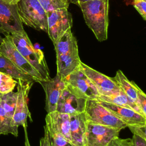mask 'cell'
Masks as SVG:
<instances>
[{
    "mask_svg": "<svg viewBox=\"0 0 146 146\" xmlns=\"http://www.w3.org/2000/svg\"><path fill=\"white\" fill-rule=\"evenodd\" d=\"M0 52L11 60L18 68L33 78L35 82L42 80V77L33 66L17 50L7 35L0 43Z\"/></svg>",
    "mask_w": 146,
    "mask_h": 146,
    "instance_id": "cell-9",
    "label": "cell"
},
{
    "mask_svg": "<svg viewBox=\"0 0 146 146\" xmlns=\"http://www.w3.org/2000/svg\"><path fill=\"white\" fill-rule=\"evenodd\" d=\"M137 98V106L143 115L146 117V95L144 92L135 83Z\"/></svg>",
    "mask_w": 146,
    "mask_h": 146,
    "instance_id": "cell-26",
    "label": "cell"
},
{
    "mask_svg": "<svg viewBox=\"0 0 146 146\" xmlns=\"http://www.w3.org/2000/svg\"><path fill=\"white\" fill-rule=\"evenodd\" d=\"M47 34L50 39L54 43L67 30L72 26V18L68 9L47 12Z\"/></svg>",
    "mask_w": 146,
    "mask_h": 146,
    "instance_id": "cell-7",
    "label": "cell"
},
{
    "mask_svg": "<svg viewBox=\"0 0 146 146\" xmlns=\"http://www.w3.org/2000/svg\"><path fill=\"white\" fill-rule=\"evenodd\" d=\"M25 130V146H31L29 139L27 136V128H23Z\"/></svg>",
    "mask_w": 146,
    "mask_h": 146,
    "instance_id": "cell-32",
    "label": "cell"
},
{
    "mask_svg": "<svg viewBox=\"0 0 146 146\" xmlns=\"http://www.w3.org/2000/svg\"><path fill=\"white\" fill-rule=\"evenodd\" d=\"M90 0H69V2L72 3H74L76 5H78L79 3H83V2H86L87 1H88Z\"/></svg>",
    "mask_w": 146,
    "mask_h": 146,
    "instance_id": "cell-33",
    "label": "cell"
},
{
    "mask_svg": "<svg viewBox=\"0 0 146 146\" xmlns=\"http://www.w3.org/2000/svg\"><path fill=\"white\" fill-rule=\"evenodd\" d=\"M0 29L7 34L25 31L18 14L17 5H10L0 0Z\"/></svg>",
    "mask_w": 146,
    "mask_h": 146,
    "instance_id": "cell-12",
    "label": "cell"
},
{
    "mask_svg": "<svg viewBox=\"0 0 146 146\" xmlns=\"http://www.w3.org/2000/svg\"><path fill=\"white\" fill-rule=\"evenodd\" d=\"M17 97V92L11 91L5 94H2L1 98V103L2 106L3 107L8 117L13 121L16 105Z\"/></svg>",
    "mask_w": 146,
    "mask_h": 146,
    "instance_id": "cell-23",
    "label": "cell"
},
{
    "mask_svg": "<svg viewBox=\"0 0 146 146\" xmlns=\"http://www.w3.org/2000/svg\"><path fill=\"white\" fill-rule=\"evenodd\" d=\"M2 1L10 5H17L20 0H2Z\"/></svg>",
    "mask_w": 146,
    "mask_h": 146,
    "instance_id": "cell-34",
    "label": "cell"
},
{
    "mask_svg": "<svg viewBox=\"0 0 146 146\" xmlns=\"http://www.w3.org/2000/svg\"><path fill=\"white\" fill-rule=\"evenodd\" d=\"M96 99L121 107L130 108L143 115L137 106L131 99H129L121 90L119 93L110 96L100 95Z\"/></svg>",
    "mask_w": 146,
    "mask_h": 146,
    "instance_id": "cell-19",
    "label": "cell"
},
{
    "mask_svg": "<svg viewBox=\"0 0 146 146\" xmlns=\"http://www.w3.org/2000/svg\"><path fill=\"white\" fill-rule=\"evenodd\" d=\"M64 80L66 88L79 98L91 100L96 99L100 96L96 88L81 70L79 65L64 77Z\"/></svg>",
    "mask_w": 146,
    "mask_h": 146,
    "instance_id": "cell-5",
    "label": "cell"
},
{
    "mask_svg": "<svg viewBox=\"0 0 146 146\" xmlns=\"http://www.w3.org/2000/svg\"><path fill=\"white\" fill-rule=\"evenodd\" d=\"M86 102V99L76 96L65 87L58 102L56 111L69 115L83 113Z\"/></svg>",
    "mask_w": 146,
    "mask_h": 146,
    "instance_id": "cell-14",
    "label": "cell"
},
{
    "mask_svg": "<svg viewBox=\"0 0 146 146\" xmlns=\"http://www.w3.org/2000/svg\"><path fill=\"white\" fill-rule=\"evenodd\" d=\"M52 125L70 143H71L70 136V116L68 114L54 111L47 113Z\"/></svg>",
    "mask_w": 146,
    "mask_h": 146,
    "instance_id": "cell-17",
    "label": "cell"
},
{
    "mask_svg": "<svg viewBox=\"0 0 146 146\" xmlns=\"http://www.w3.org/2000/svg\"><path fill=\"white\" fill-rule=\"evenodd\" d=\"M84 115L86 122L103 125L121 131L127 125L103 107L97 99L87 100Z\"/></svg>",
    "mask_w": 146,
    "mask_h": 146,
    "instance_id": "cell-6",
    "label": "cell"
},
{
    "mask_svg": "<svg viewBox=\"0 0 146 146\" xmlns=\"http://www.w3.org/2000/svg\"><path fill=\"white\" fill-rule=\"evenodd\" d=\"M17 5L22 23L35 30L47 33V12L38 0H20Z\"/></svg>",
    "mask_w": 146,
    "mask_h": 146,
    "instance_id": "cell-4",
    "label": "cell"
},
{
    "mask_svg": "<svg viewBox=\"0 0 146 146\" xmlns=\"http://www.w3.org/2000/svg\"><path fill=\"white\" fill-rule=\"evenodd\" d=\"M79 66L91 82L100 95L110 96L119 93L121 90L112 78L94 70L80 62Z\"/></svg>",
    "mask_w": 146,
    "mask_h": 146,
    "instance_id": "cell-11",
    "label": "cell"
},
{
    "mask_svg": "<svg viewBox=\"0 0 146 146\" xmlns=\"http://www.w3.org/2000/svg\"><path fill=\"white\" fill-rule=\"evenodd\" d=\"M44 136L40 139L39 146H50L47 132L44 126Z\"/></svg>",
    "mask_w": 146,
    "mask_h": 146,
    "instance_id": "cell-31",
    "label": "cell"
},
{
    "mask_svg": "<svg viewBox=\"0 0 146 146\" xmlns=\"http://www.w3.org/2000/svg\"><path fill=\"white\" fill-rule=\"evenodd\" d=\"M17 81V97L13 116V123L18 128L20 125L23 128H27V118L29 117L30 121H32L27 106V99L30 90L34 82H25L22 80Z\"/></svg>",
    "mask_w": 146,
    "mask_h": 146,
    "instance_id": "cell-8",
    "label": "cell"
},
{
    "mask_svg": "<svg viewBox=\"0 0 146 146\" xmlns=\"http://www.w3.org/2000/svg\"><path fill=\"white\" fill-rule=\"evenodd\" d=\"M132 146H146V139L136 135L132 139Z\"/></svg>",
    "mask_w": 146,
    "mask_h": 146,
    "instance_id": "cell-30",
    "label": "cell"
},
{
    "mask_svg": "<svg viewBox=\"0 0 146 146\" xmlns=\"http://www.w3.org/2000/svg\"><path fill=\"white\" fill-rule=\"evenodd\" d=\"M133 1H136V0H133Z\"/></svg>",
    "mask_w": 146,
    "mask_h": 146,
    "instance_id": "cell-37",
    "label": "cell"
},
{
    "mask_svg": "<svg viewBox=\"0 0 146 146\" xmlns=\"http://www.w3.org/2000/svg\"><path fill=\"white\" fill-rule=\"evenodd\" d=\"M112 78L117 84L120 90L137 106L135 83L132 80L129 81L120 70L116 71L115 77Z\"/></svg>",
    "mask_w": 146,
    "mask_h": 146,
    "instance_id": "cell-20",
    "label": "cell"
},
{
    "mask_svg": "<svg viewBox=\"0 0 146 146\" xmlns=\"http://www.w3.org/2000/svg\"><path fill=\"white\" fill-rule=\"evenodd\" d=\"M4 34L5 36L6 35H8V34H7V33H6V32H5L3 30H2V29H0V43L2 42V40H3V38H2V36H1V34Z\"/></svg>",
    "mask_w": 146,
    "mask_h": 146,
    "instance_id": "cell-35",
    "label": "cell"
},
{
    "mask_svg": "<svg viewBox=\"0 0 146 146\" xmlns=\"http://www.w3.org/2000/svg\"><path fill=\"white\" fill-rule=\"evenodd\" d=\"M133 6L140 14L142 18L146 20V0H136L133 1Z\"/></svg>",
    "mask_w": 146,
    "mask_h": 146,
    "instance_id": "cell-27",
    "label": "cell"
},
{
    "mask_svg": "<svg viewBox=\"0 0 146 146\" xmlns=\"http://www.w3.org/2000/svg\"><path fill=\"white\" fill-rule=\"evenodd\" d=\"M0 54H1V52H0Z\"/></svg>",
    "mask_w": 146,
    "mask_h": 146,
    "instance_id": "cell-38",
    "label": "cell"
},
{
    "mask_svg": "<svg viewBox=\"0 0 146 146\" xmlns=\"http://www.w3.org/2000/svg\"><path fill=\"white\" fill-rule=\"evenodd\" d=\"M0 98V135L11 133L14 136H18V127H16L13 121L10 120L6 113L1 103Z\"/></svg>",
    "mask_w": 146,
    "mask_h": 146,
    "instance_id": "cell-22",
    "label": "cell"
},
{
    "mask_svg": "<svg viewBox=\"0 0 146 146\" xmlns=\"http://www.w3.org/2000/svg\"><path fill=\"white\" fill-rule=\"evenodd\" d=\"M86 25L99 42L108 38L109 0H90L78 5Z\"/></svg>",
    "mask_w": 146,
    "mask_h": 146,
    "instance_id": "cell-1",
    "label": "cell"
},
{
    "mask_svg": "<svg viewBox=\"0 0 146 146\" xmlns=\"http://www.w3.org/2000/svg\"><path fill=\"white\" fill-rule=\"evenodd\" d=\"M43 88L46 95L45 108L48 113L56 111L58 102L66 87L64 78L56 74L53 78L39 82Z\"/></svg>",
    "mask_w": 146,
    "mask_h": 146,
    "instance_id": "cell-13",
    "label": "cell"
},
{
    "mask_svg": "<svg viewBox=\"0 0 146 146\" xmlns=\"http://www.w3.org/2000/svg\"><path fill=\"white\" fill-rule=\"evenodd\" d=\"M45 121L46 125L44 127L47 132L50 146H73L55 128L47 116L45 117Z\"/></svg>",
    "mask_w": 146,
    "mask_h": 146,
    "instance_id": "cell-21",
    "label": "cell"
},
{
    "mask_svg": "<svg viewBox=\"0 0 146 146\" xmlns=\"http://www.w3.org/2000/svg\"><path fill=\"white\" fill-rule=\"evenodd\" d=\"M130 131L133 135H136L146 139V125L138 126H128Z\"/></svg>",
    "mask_w": 146,
    "mask_h": 146,
    "instance_id": "cell-29",
    "label": "cell"
},
{
    "mask_svg": "<svg viewBox=\"0 0 146 146\" xmlns=\"http://www.w3.org/2000/svg\"><path fill=\"white\" fill-rule=\"evenodd\" d=\"M53 43L56 54L57 74L64 78L81 62L77 40L68 29Z\"/></svg>",
    "mask_w": 146,
    "mask_h": 146,
    "instance_id": "cell-2",
    "label": "cell"
},
{
    "mask_svg": "<svg viewBox=\"0 0 146 146\" xmlns=\"http://www.w3.org/2000/svg\"><path fill=\"white\" fill-rule=\"evenodd\" d=\"M70 116V136L73 146H85L86 120L84 112Z\"/></svg>",
    "mask_w": 146,
    "mask_h": 146,
    "instance_id": "cell-16",
    "label": "cell"
},
{
    "mask_svg": "<svg viewBox=\"0 0 146 146\" xmlns=\"http://www.w3.org/2000/svg\"><path fill=\"white\" fill-rule=\"evenodd\" d=\"M98 100L103 107L124 122L127 127L146 125V117L134 110L100 100Z\"/></svg>",
    "mask_w": 146,
    "mask_h": 146,
    "instance_id": "cell-15",
    "label": "cell"
},
{
    "mask_svg": "<svg viewBox=\"0 0 146 146\" xmlns=\"http://www.w3.org/2000/svg\"><path fill=\"white\" fill-rule=\"evenodd\" d=\"M7 35L17 50L40 74L42 80L50 79L49 70L42 51L34 47L25 31Z\"/></svg>",
    "mask_w": 146,
    "mask_h": 146,
    "instance_id": "cell-3",
    "label": "cell"
},
{
    "mask_svg": "<svg viewBox=\"0 0 146 146\" xmlns=\"http://www.w3.org/2000/svg\"><path fill=\"white\" fill-rule=\"evenodd\" d=\"M0 71L7 74L17 80H22L25 82L33 81L35 82L31 76L21 70L2 54H0Z\"/></svg>",
    "mask_w": 146,
    "mask_h": 146,
    "instance_id": "cell-18",
    "label": "cell"
},
{
    "mask_svg": "<svg viewBox=\"0 0 146 146\" xmlns=\"http://www.w3.org/2000/svg\"><path fill=\"white\" fill-rule=\"evenodd\" d=\"M107 146H132V139H121L117 137L112 139Z\"/></svg>",
    "mask_w": 146,
    "mask_h": 146,
    "instance_id": "cell-28",
    "label": "cell"
},
{
    "mask_svg": "<svg viewBox=\"0 0 146 146\" xmlns=\"http://www.w3.org/2000/svg\"><path fill=\"white\" fill-rule=\"evenodd\" d=\"M18 81L11 76L0 71V94H5L13 91Z\"/></svg>",
    "mask_w": 146,
    "mask_h": 146,
    "instance_id": "cell-24",
    "label": "cell"
},
{
    "mask_svg": "<svg viewBox=\"0 0 146 146\" xmlns=\"http://www.w3.org/2000/svg\"><path fill=\"white\" fill-rule=\"evenodd\" d=\"M43 9L48 12L61 9H68L69 0H38Z\"/></svg>",
    "mask_w": 146,
    "mask_h": 146,
    "instance_id": "cell-25",
    "label": "cell"
},
{
    "mask_svg": "<svg viewBox=\"0 0 146 146\" xmlns=\"http://www.w3.org/2000/svg\"><path fill=\"white\" fill-rule=\"evenodd\" d=\"M120 130L108 126L86 122L85 146H107L119 137Z\"/></svg>",
    "mask_w": 146,
    "mask_h": 146,
    "instance_id": "cell-10",
    "label": "cell"
},
{
    "mask_svg": "<svg viewBox=\"0 0 146 146\" xmlns=\"http://www.w3.org/2000/svg\"><path fill=\"white\" fill-rule=\"evenodd\" d=\"M2 94H0V98L2 96Z\"/></svg>",
    "mask_w": 146,
    "mask_h": 146,
    "instance_id": "cell-36",
    "label": "cell"
}]
</instances>
